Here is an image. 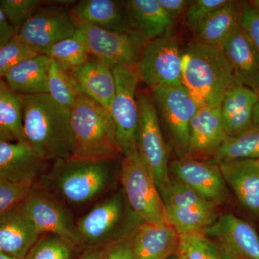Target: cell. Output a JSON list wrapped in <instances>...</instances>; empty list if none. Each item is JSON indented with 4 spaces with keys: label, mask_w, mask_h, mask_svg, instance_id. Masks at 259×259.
Listing matches in <instances>:
<instances>
[{
    "label": "cell",
    "mask_w": 259,
    "mask_h": 259,
    "mask_svg": "<svg viewBox=\"0 0 259 259\" xmlns=\"http://www.w3.org/2000/svg\"><path fill=\"white\" fill-rule=\"evenodd\" d=\"M1 141H10V139L8 137V136H6V135L3 134L2 131H0V142Z\"/></svg>",
    "instance_id": "47"
},
{
    "label": "cell",
    "mask_w": 259,
    "mask_h": 259,
    "mask_svg": "<svg viewBox=\"0 0 259 259\" xmlns=\"http://www.w3.org/2000/svg\"><path fill=\"white\" fill-rule=\"evenodd\" d=\"M105 248L103 249L88 250L84 251L79 258L77 259H101L105 253Z\"/></svg>",
    "instance_id": "43"
},
{
    "label": "cell",
    "mask_w": 259,
    "mask_h": 259,
    "mask_svg": "<svg viewBox=\"0 0 259 259\" xmlns=\"http://www.w3.org/2000/svg\"><path fill=\"white\" fill-rule=\"evenodd\" d=\"M240 25L259 54V13L248 2L240 3Z\"/></svg>",
    "instance_id": "39"
},
{
    "label": "cell",
    "mask_w": 259,
    "mask_h": 259,
    "mask_svg": "<svg viewBox=\"0 0 259 259\" xmlns=\"http://www.w3.org/2000/svg\"><path fill=\"white\" fill-rule=\"evenodd\" d=\"M161 8L174 20L185 14L192 1L190 0H158Z\"/></svg>",
    "instance_id": "41"
},
{
    "label": "cell",
    "mask_w": 259,
    "mask_h": 259,
    "mask_svg": "<svg viewBox=\"0 0 259 259\" xmlns=\"http://www.w3.org/2000/svg\"><path fill=\"white\" fill-rule=\"evenodd\" d=\"M38 0H0V8L18 32L40 8Z\"/></svg>",
    "instance_id": "35"
},
{
    "label": "cell",
    "mask_w": 259,
    "mask_h": 259,
    "mask_svg": "<svg viewBox=\"0 0 259 259\" xmlns=\"http://www.w3.org/2000/svg\"><path fill=\"white\" fill-rule=\"evenodd\" d=\"M38 54L18 37H13L8 44L0 47V79H4L10 70L22 61Z\"/></svg>",
    "instance_id": "36"
},
{
    "label": "cell",
    "mask_w": 259,
    "mask_h": 259,
    "mask_svg": "<svg viewBox=\"0 0 259 259\" xmlns=\"http://www.w3.org/2000/svg\"><path fill=\"white\" fill-rule=\"evenodd\" d=\"M75 35L88 46L90 54L110 69L124 66L137 71L141 54L149 40L137 30L110 31L84 23H76Z\"/></svg>",
    "instance_id": "6"
},
{
    "label": "cell",
    "mask_w": 259,
    "mask_h": 259,
    "mask_svg": "<svg viewBox=\"0 0 259 259\" xmlns=\"http://www.w3.org/2000/svg\"><path fill=\"white\" fill-rule=\"evenodd\" d=\"M48 89L51 98L59 105L71 109L78 96L68 71L50 59L48 70Z\"/></svg>",
    "instance_id": "32"
},
{
    "label": "cell",
    "mask_w": 259,
    "mask_h": 259,
    "mask_svg": "<svg viewBox=\"0 0 259 259\" xmlns=\"http://www.w3.org/2000/svg\"><path fill=\"white\" fill-rule=\"evenodd\" d=\"M74 245L63 238L51 234H42L24 259H72Z\"/></svg>",
    "instance_id": "34"
},
{
    "label": "cell",
    "mask_w": 259,
    "mask_h": 259,
    "mask_svg": "<svg viewBox=\"0 0 259 259\" xmlns=\"http://www.w3.org/2000/svg\"><path fill=\"white\" fill-rule=\"evenodd\" d=\"M258 100L254 90L233 83L221 105L223 125L228 137L239 136L253 127V110Z\"/></svg>",
    "instance_id": "24"
},
{
    "label": "cell",
    "mask_w": 259,
    "mask_h": 259,
    "mask_svg": "<svg viewBox=\"0 0 259 259\" xmlns=\"http://www.w3.org/2000/svg\"><path fill=\"white\" fill-rule=\"evenodd\" d=\"M182 51L173 29L149 40L137 68L139 79L151 90L156 87H178L182 82Z\"/></svg>",
    "instance_id": "9"
},
{
    "label": "cell",
    "mask_w": 259,
    "mask_h": 259,
    "mask_svg": "<svg viewBox=\"0 0 259 259\" xmlns=\"http://www.w3.org/2000/svg\"><path fill=\"white\" fill-rule=\"evenodd\" d=\"M0 259H15V258H11V257L8 256V255L2 254V253H0Z\"/></svg>",
    "instance_id": "48"
},
{
    "label": "cell",
    "mask_w": 259,
    "mask_h": 259,
    "mask_svg": "<svg viewBox=\"0 0 259 259\" xmlns=\"http://www.w3.org/2000/svg\"><path fill=\"white\" fill-rule=\"evenodd\" d=\"M19 96L24 136L32 152L47 163L71 158L74 139L71 110L58 104L47 93Z\"/></svg>",
    "instance_id": "1"
},
{
    "label": "cell",
    "mask_w": 259,
    "mask_h": 259,
    "mask_svg": "<svg viewBox=\"0 0 259 259\" xmlns=\"http://www.w3.org/2000/svg\"><path fill=\"white\" fill-rule=\"evenodd\" d=\"M214 238L218 248L238 259H259V235L249 223L225 213L203 232Z\"/></svg>",
    "instance_id": "15"
},
{
    "label": "cell",
    "mask_w": 259,
    "mask_h": 259,
    "mask_svg": "<svg viewBox=\"0 0 259 259\" xmlns=\"http://www.w3.org/2000/svg\"><path fill=\"white\" fill-rule=\"evenodd\" d=\"M0 131L10 141L27 144L20 96L10 88L5 79H0Z\"/></svg>",
    "instance_id": "29"
},
{
    "label": "cell",
    "mask_w": 259,
    "mask_h": 259,
    "mask_svg": "<svg viewBox=\"0 0 259 259\" xmlns=\"http://www.w3.org/2000/svg\"><path fill=\"white\" fill-rule=\"evenodd\" d=\"M257 94H258V100L253 110V125H259V91Z\"/></svg>",
    "instance_id": "44"
},
{
    "label": "cell",
    "mask_w": 259,
    "mask_h": 259,
    "mask_svg": "<svg viewBox=\"0 0 259 259\" xmlns=\"http://www.w3.org/2000/svg\"><path fill=\"white\" fill-rule=\"evenodd\" d=\"M101 259H134L131 238H126L107 247Z\"/></svg>",
    "instance_id": "40"
},
{
    "label": "cell",
    "mask_w": 259,
    "mask_h": 259,
    "mask_svg": "<svg viewBox=\"0 0 259 259\" xmlns=\"http://www.w3.org/2000/svg\"><path fill=\"white\" fill-rule=\"evenodd\" d=\"M115 79V93L110 105V112L115 123L116 138L123 156L137 150L136 138L139 127V112L137 71L124 66L112 69Z\"/></svg>",
    "instance_id": "11"
},
{
    "label": "cell",
    "mask_w": 259,
    "mask_h": 259,
    "mask_svg": "<svg viewBox=\"0 0 259 259\" xmlns=\"http://www.w3.org/2000/svg\"><path fill=\"white\" fill-rule=\"evenodd\" d=\"M76 23L70 10L57 7L39 8L17 32L16 36L32 50L45 54L53 46L76 34Z\"/></svg>",
    "instance_id": "13"
},
{
    "label": "cell",
    "mask_w": 259,
    "mask_h": 259,
    "mask_svg": "<svg viewBox=\"0 0 259 259\" xmlns=\"http://www.w3.org/2000/svg\"><path fill=\"white\" fill-rule=\"evenodd\" d=\"M160 123H163L180 158L187 157L191 121L198 105L183 85L156 87L151 90Z\"/></svg>",
    "instance_id": "8"
},
{
    "label": "cell",
    "mask_w": 259,
    "mask_h": 259,
    "mask_svg": "<svg viewBox=\"0 0 259 259\" xmlns=\"http://www.w3.org/2000/svg\"><path fill=\"white\" fill-rule=\"evenodd\" d=\"M218 207L212 202L165 206L166 221L179 236L202 233L217 220Z\"/></svg>",
    "instance_id": "28"
},
{
    "label": "cell",
    "mask_w": 259,
    "mask_h": 259,
    "mask_svg": "<svg viewBox=\"0 0 259 259\" xmlns=\"http://www.w3.org/2000/svg\"><path fill=\"white\" fill-rule=\"evenodd\" d=\"M47 162L32 152L28 144L0 142V180L20 182L35 181L45 171Z\"/></svg>",
    "instance_id": "23"
},
{
    "label": "cell",
    "mask_w": 259,
    "mask_h": 259,
    "mask_svg": "<svg viewBox=\"0 0 259 259\" xmlns=\"http://www.w3.org/2000/svg\"><path fill=\"white\" fill-rule=\"evenodd\" d=\"M126 11L135 30L151 40L173 29L175 20L166 14L158 0H125Z\"/></svg>",
    "instance_id": "25"
},
{
    "label": "cell",
    "mask_w": 259,
    "mask_h": 259,
    "mask_svg": "<svg viewBox=\"0 0 259 259\" xmlns=\"http://www.w3.org/2000/svg\"><path fill=\"white\" fill-rule=\"evenodd\" d=\"M240 3L228 0V3L212 13L192 31L193 40L207 45L219 46L240 28Z\"/></svg>",
    "instance_id": "27"
},
{
    "label": "cell",
    "mask_w": 259,
    "mask_h": 259,
    "mask_svg": "<svg viewBox=\"0 0 259 259\" xmlns=\"http://www.w3.org/2000/svg\"><path fill=\"white\" fill-rule=\"evenodd\" d=\"M248 3L251 5L252 8H254L259 13V0H252V1H249Z\"/></svg>",
    "instance_id": "45"
},
{
    "label": "cell",
    "mask_w": 259,
    "mask_h": 259,
    "mask_svg": "<svg viewBox=\"0 0 259 259\" xmlns=\"http://www.w3.org/2000/svg\"><path fill=\"white\" fill-rule=\"evenodd\" d=\"M37 231L63 238L80 249L76 223L60 200L41 185L35 184L20 204Z\"/></svg>",
    "instance_id": "12"
},
{
    "label": "cell",
    "mask_w": 259,
    "mask_h": 259,
    "mask_svg": "<svg viewBox=\"0 0 259 259\" xmlns=\"http://www.w3.org/2000/svg\"><path fill=\"white\" fill-rule=\"evenodd\" d=\"M75 23H84L113 32L134 30L123 2L82 0L70 10Z\"/></svg>",
    "instance_id": "22"
},
{
    "label": "cell",
    "mask_w": 259,
    "mask_h": 259,
    "mask_svg": "<svg viewBox=\"0 0 259 259\" xmlns=\"http://www.w3.org/2000/svg\"><path fill=\"white\" fill-rule=\"evenodd\" d=\"M227 185L231 187L244 208L259 218V166L256 159L220 162Z\"/></svg>",
    "instance_id": "20"
},
{
    "label": "cell",
    "mask_w": 259,
    "mask_h": 259,
    "mask_svg": "<svg viewBox=\"0 0 259 259\" xmlns=\"http://www.w3.org/2000/svg\"><path fill=\"white\" fill-rule=\"evenodd\" d=\"M78 95L89 97L110 110L115 93V79L111 69L94 56L69 71Z\"/></svg>",
    "instance_id": "18"
},
{
    "label": "cell",
    "mask_w": 259,
    "mask_h": 259,
    "mask_svg": "<svg viewBox=\"0 0 259 259\" xmlns=\"http://www.w3.org/2000/svg\"><path fill=\"white\" fill-rule=\"evenodd\" d=\"M127 204L122 190L97 204L80 218L76 223L80 249H103L125 239L121 236L120 229L125 220Z\"/></svg>",
    "instance_id": "10"
},
{
    "label": "cell",
    "mask_w": 259,
    "mask_h": 259,
    "mask_svg": "<svg viewBox=\"0 0 259 259\" xmlns=\"http://www.w3.org/2000/svg\"><path fill=\"white\" fill-rule=\"evenodd\" d=\"M178 243L179 235L167 222L141 223L131 236L134 259H169Z\"/></svg>",
    "instance_id": "21"
},
{
    "label": "cell",
    "mask_w": 259,
    "mask_h": 259,
    "mask_svg": "<svg viewBox=\"0 0 259 259\" xmlns=\"http://www.w3.org/2000/svg\"><path fill=\"white\" fill-rule=\"evenodd\" d=\"M220 259H238L235 258V257L231 256V255H228L227 253L223 252L222 250H220Z\"/></svg>",
    "instance_id": "46"
},
{
    "label": "cell",
    "mask_w": 259,
    "mask_h": 259,
    "mask_svg": "<svg viewBox=\"0 0 259 259\" xmlns=\"http://www.w3.org/2000/svg\"><path fill=\"white\" fill-rule=\"evenodd\" d=\"M169 169L174 177L208 202L219 206L228 199V187L218 163L179 158L171 162Z\"/></svg>",
    "instance_id": "14"
},
{
    "label": "cell",
    "mask_w": 259,
    "mask_h": 259,
    "mask_svg": "<svg viewBox=\"0 0 259 259\" xmlns=\"http://www.w3.org/2000/svg\"><path fill=\"white\" fill-rule=\"evenodd\" d=\"M178 259H220V250L202 233L179 236Z\"/></svg>",
    "instance_id": "33"
},
{
    "label": "cell",
    "mask_w": 259,
    "mask_h": 259,
    "mask_svg": "<svg viewBox=\"0 0 259 259\" xmlns=\"http://www.w3.org/2000/svg\"><path fill=\"white\" fill-rule=\"evenodd\" d=\"M182 82L199 107H221L234 83L222 47L192 40L182 51Z\"/></svg>",
    "instance_id": "2"
},
{
    "label": "cell",
    "mask_w": 259,
    "mask_h": 259,
    "mask_svg": "<svg viewBox=\"0 0 259 259\" xmlns=\"http://www.w3.org/2000/svg\"><path fill=\"white\" fill-rule=\"evenodd\" d=\"M259 158V125H253L239 136L227 138L214 157V163Z\"/></svg>",
    "instance_id": "30"
},
{
    "label": "cell",
    "mask_w": 259,
    "mask_h": 259,
    "mask_svg": "<svg viewBox=\"0 0 259 259\" xmlns=\"http://www.w3.org/2000/svg\"><path fill=\"white\" fill-rule=\"evenodd\" d=\"M169 259H178V258H177L176 254H175L173 256H171Z\"/></svg>",
    "instance_id": "49"
},
{
    "label": "cell",
    "mask_w": 259,
    "mask_h": 259,
    "mask_svg": "<svg viewBox=\"0 0 259 259\" xmlns=\"http://www.w3.org/2000/svg\"><path fill=\"white\" fill-rule=\"evenodd\" d=\"M257 162H258V166H259V158H257Z\"/></svg>",
    "instance_id": "50"
},
{
    "label": "cell",
    "mask_w": 259,
    "mask_h": 259,
    "mask_svg": "<svg viewBox=\"0 0 259 259\" xmlns=\"http://www.w3.org/2000/svg\"><path fill=\"white\" fill-rule=\"evenodd\" d=\"M35 184V181L15 182L0 180V214L21 204Z\"/></svg>",
    "instance_id": "37"
},
{
    "label": "cell",
    "mask_w": 259,
    "mask_h": 259,
    "mask_svg": "<svg viewBox=\"0 0 259 259\" xmlns=\"http://www.w3.org/2000/svg\"><path fill=\"white\" fill-rule=\"evenodd\" d=\"M120 181L130 207L143 222H167L164 203L138 149L123 156Z\"/></svg>",
    "instance_id": "7"
},
{
    "label": "cell",
    "mask_w": 259,
    "mask_h": 259,
    "mask_svg": "<svg viewBox=\"0 0 259 259\" xmlns=\"http://www.w3.org/2000/svg\"><path fill=\"white\" fill-rule=\"evenodd\" d=\"M41 186L56 198L75 206L88 204L108 188L112 180L109 161H79L70 158L54 161Z\"/></svg>",
    "instance_id": "4"
},
{
    "label": "cell",
    "mask_w": 259,
    "mask_h": 259,
    "mask_svg": "<svg viewBox=\"0 0 259 259\" xmlns=\"http://www.w3.org/2000/svg\"><path fill=\"white\" fill-rule=\"evenodd\" d=\"M47 56L69 72L84 64L92 55L86 44L74 35L53 46Z\"/></svg>",
    "instance_id": "31"
},
{
    "label": "cell",
    "mask_w": 259,
    "mask_h": 259,
    "mask_svg": "<svg viewBox=\"0 0 259 259\" xmlns=\"http://www.w3.org/2000/svg\"><path fill=\"white\" fill-rule=\"evenodd\" d=\"M139 122L138 127V153L152 176L163 203L169 193L170 179L168 151L152 95L147 92L137 93Z\"/></svg>",
    "instance_id": "5"
},
{
    "label": "cell",
    "mask_w": 259,
    "mask_h": 259,
    "mask_svg": "<svg viewBox=\"0 0 259 259\" xmlns=\"http://www.w3.org/2000/svg\"><path fill=\"white\" fill-rule=\"evenodd\" d=\"M16 36V32L0 8V47L10 41Z\"/></svg>",
    "instance_id": "42"
},
{
    "label": "cell",
    "mask_w": 259,
    "mask_h": 259,
    "mask_svg": "<svg viewBox=\"0 0 259 259\" xmlns=\"http://www.w3.org/2000/svg\"><path fill=\"white\" fill-rule=\"evenodd\" d=\"M70 110L74 139L71 158L110 161L121 153L115 123L108 110L82 95H78Z\"/></svg>",
    "instance_id": "3"
},
{
    "label": "cell",
    "mask_w": 259,
    "mask_h": 259,
    "mask_svg": "<svg viewBox=\"0 0 259 259\" xmlns=\"http://www.w3.org/2000/svg\"><path fill=\"white\" fill-rule=\"evenodd\" d=\"M49 61V56L37 54L15 66L4 79L10 88L18 95L48 94Z\"/></svg>",
    "instance_id": "26"
},
{
    "label": "cell",
    "mask_w": 259,
    "mask_h": 259,
    "mask_svg": "<svg viewBox=\"0 0 259 259\" xmlns=\"http://www.w3.org/2000/svg\"><path fill=\"white\" fill-rule=\"evenodd\" d=\"M227 138L221 107H199L191 121L187 158L211 161Z\"/></svg>",
    "instance_id": "16"
},
{
    "label": "cell",
    "mask_w": 259,
    "mask_h": 259,
    "mask_svg": "<svg viewBox=\"0 0 259 259\" xmlns=\"http://www.w3.org/2000/svg\"><path fill=\"white\" fill-rule=\"evenodd\" d=\"M228 0H196L192 1L185 13L186 26L191 32L198 28L216 10L228 3Z\"/></svg>",
    "instance_id": "38"
},
{
    "label": "cell",
    "mask_w": 259,
    "mask_h": 259,
    "mask_svg": "<svg viewBox=\"0 0 259 259\" xmlns=\"http://www.w3.org/2000/svg\"><path fill=\"white\" fill-rule=\"evenodd\" d=\"M233 70L234 83L259 91V54L241 27L221 45Z\"/></svg>",
    "instance_id": "19"
},
{
    "label": "cell",
    "mask_w": 259,
    "mask_h": 259,
    "mask_svg": "<svg viewBox=\"0 0 259 259\" xmlns=\"http://www.w3.org/2000/svg\"><path fill=\"white\" fill-rule=\"evenodd\" d=\"M40 236L20 204L0 214L2 254L24 259Z\"/></svg>",
    "instance_id": "17"
}]
</instances>
